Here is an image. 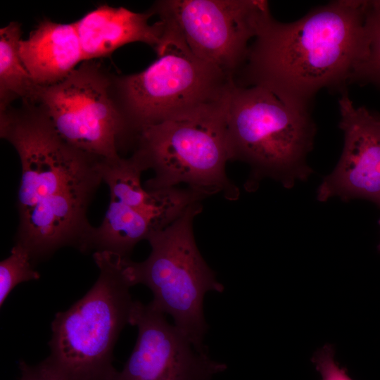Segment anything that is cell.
Segmentation results:
<instances>
[{
	"mask_svg": "<svg viewBox=\"0 0 380 380\" xmlns=\"http://www.w3.org/2000/svg\"><path fill=\"white\" fill-rule=\"evenodd\" d=\"M1 136L21 163L15 243L34 265L62 247L89 251L93 232L87 208L103 181V160L67 144L40 110L1 114Z\"/></svg>",
	"mask_w": 380,
	"mask_h": 380,
	"instance_id": "obj_1",
	"label": "cell"
},
{
	"mask_svg": "<svg viewBox=\"0 0 380 380\" xmlns=\"http://www.w3.org/2000/svg\"><path fill=\"white\" fill-rule=\"evenodd\" d=\"M366 4L331 1L291 23L270 16L250 45L235 84L263 87L306 110L322 89L341 94L365 54Z\"/></svg>",
	"mask_w": 380,
	"mask_h": 380,
	"instance_id": "obj_2",
	"label": "cell"
},
{
	"mask_svg": "<svg viewBox=\"0 0 380 380\" xmlns=\"http://www.w3.org/2000/svg\"><path fill=\"white\" fill-rule=\"evenodd\" d=\"M100 274L92 287L51 322L49 355L40 362L55 380H114L113 350L130 324L134 301L122 258L96 251Z\"/></svg>",
	"mask_w": 380,
	"mask_h": 380,
	"instance_id": "obj_3",
	"label": "cell"
},
{
	"mask_svg": "<svg viewBox=\"0 0 380 380\" xmlns=\"http://www.w3.org/2000/svg\"><path fill=\"white\" fill-rule=\"evenodd\" d=\"M225 123L232 160L251 169L245 190L255 191L265 178L291 189L312 173L306 162L316 134L310 110L290 106L263 87L235 84Z\"/></svg>",
	"mask_w": 380,
	"mask_h": 380,
	"instance_id": "obj_4",
	"label": "cell"
},
{
	"mask_svg": "<svg viewBox=\"0 0 380 380\" xmlns=\"http://www.w3.org/2000/svg\"><path fill=\"white\" fill-rule=\"evenodd\" d=\"M229 96L217 104L139 132L134 154L145 170L155 172L146 182V189L184 184L205 198L215 194L228 201L239 198V189L225 170L232 160L225 123Z\"/></svg>",
	"mask_w": 380,
	"mask_h": 380,
	"instance_id": "obj_5",
	"label": "cell"
},
{
	"mask_svg": "<svg viewBox=\"0 0 380 380\" xmlns=\"http://www.w3.org/2000/svg\"><path fill=\"white\" fill-rule=\"evenodd\" d=\"M202 209L201 201L196 202L167 227L151 234L149 256L140 262L124 258L122 271L132 286H148L153 295L151 304L170 315L195 349L205 353L208 325L204 296L211 291L222 293L224 286L203 259L194 238L193 222Z\"/></svg>",
	"mask_w": 380,
	"mask_h": 380,
	"instance_id": "obj_6",
	"label": "cell"
},
{
	"mask_svg": "<svg viewBox=\"0 0 380 380\" xmlns=\"http://www.w3.org/2000/svg\"><path fill=\"white\" fill-rule=\"evenodd\" d=\"M156 52L158 59L147 68L115 81L117 100L135 137L146 127L222 101L236 84L165 26Z\"/></svg>",
	"mask_w": 380,
	"mask_h": 380,
	"instance_id": "obj_7",
	"label": "cell"
},
{
	"mask_svg": "<svg viewBox=\"0 0 380 380\" xmlns=\"http://www.w3.org/2000/svg\"><path fill=\"white\" fill-rule=\"evenodd\" d=\"M112 84L98 63L86 61L60 82L39 86L34 102L67 144L101 160H115L121 158L122 141L134 134L113 97Z\"/></svg>",
	"mask_w": 380,
	"mask_h": 380,
	"instance_id": "obj_8",
	"label": "cell"
},
{
	"mask_svg": "<svg viewBox=\"0 0 380 380\" xmlns=\"http://www.w3.org/2000/svg\"><path fill=\"white\" fill-rule=\"evenodd\" d=\"M151 11L195 56L234 80L246 62L248 42L272 15L265 0H163Z\"/></svg>",
	"mask_w": 380,
	"mask_h": 380,
	"instance_id": "obj_9",
	"label": "cell"
},
{
	"mask_svg": "<svg viewBox=\"0 0 380 380\" xmlns=\"http://www.w3.org/2000/svg\"><path fill=\"white\" fill-rule=\"evenodd\" d=\"M130 325L137 327V342L114 380H210L227 369L196 350L151 303L134 301Z\"/></svg>",
	"mask_w": 380,
	"mask_h": 380,
	"instance_id": "obj_10",
	"label": "cell"
},
{
	"mask_svg": "<svg viewBox=\"0 0 380 380\" xmlns=\"http://www.w3.org/2000/svg\"><path fill=\"white\" fill-rule=\"evenodd\" d=\"M343 147L334 170L317 189V199L363 198L380 206V115L355 106L348 90L338 100Z\"/></svg>",
	"mask_w": 380,
	"mask_h": 380,
	"instance_id": "obj_11",
	"label": "cell"
},
{
	"mask_svg": "<svg viewBox=\"0 0 380 380\" xmlns=\"http://www.w3.org/2000/svg\"><path fill=\"white\" fill-rule=\"evenodd\" d=\"M153 14L151 11L136 13L106 5L87 13L75 23L84 61L108 56L133 42L146 44L156 51L162 42L164 25L160 20L148 23Z\"/></svg>",
	"mask_w": 380,
	"mask_h": 380,
	"instance_id": "obj_12",
	"label": "cell"
},
{
	"mask_svg": "<svg viewBox=\"0 0 380 380\" xmlns=\"http://www.w3.org/2000/svg\"><path fill=\"white\" fill-rule=\"evenodd\" d=\"M145 169L137 156L103 160L102 176L110 198L141 210L169 225L191 204L205 198L194 191L178 187L147 190L141 183Z\"/></svg>",
	"mask_w": 380,
	"mask_h": 380,
	"instance_id": "obj_13",
	"label": "cell"
},
{
	"mask_svg": "<svg viewBox=\"0 0 380 380\" xmlns=\"http://www.w3.org/2000/svg\"><path fill=\"white\" fill-rule=\"evenodd\" d=\"M22 61L34 83L46 87L65 79L84 61L75 23L41 22L19 46Z\"/></svg>",
	"mask_w": 380,
	"mask_h": 380,
	"instance_id": "obj_14",
	"label": "cell"
},
{
	"mask_svg": "<svg viewBox=\"0 0 380 380\" xmlns=\"http://www.w3.org/2000/svg\"><path fill=\"white\" fill-rule=\"evenodd\" d=\"M167 226L153 216L110 198L102 223L93 229L89 248L129 258L138 242Z\"/></svg>",
	"mask_w": 380,
	"mask_h": 380,
	"instance_id": "obj_15",
	"label": "cell"
},
{
	"mask_svg": "<svg viewBox=\"0 0 380 380\" xmlns=\"http://www.w3.org/2000/svg\"><path fill=\"white\" fill-rule=\"evenodd\" d=\"M21 26L11 22L0 30V98L1 113L9 103L21 98L34 103L37 86L26 70L20 56Z\"/></svg>",
	"mask_w": 380,
	"mask_h": 380,
	"instance_id": "obj_16",
	"label": "cell"
},
{
	"mask_svg": "<svg viewBox=\"0 0 380 380\" xmlns=\"http://www.w3.org/2000/svg\"><path fill=\"white\" fill-rule=\"evenodd\" d=\"M365 51L355 67L349 84H371L380 91V0L367 1Z\"/></svg>",
	"mask_w": 380,
	"mask_h": 380,
	"instance_id": "obj_17",
	"label": "cell"
},
{
	"mask_svg": "<svg viewBox=\"0 0 380 380\" xmlns=\"http://www.w3.org/2000/svg\"><path fill=\"white\" fill-rule=\"evenodd\" d=\"M34 266L27 251L15 243L10 255L0 263L1 306L18 284L39 278L40 274Z\"/></svg>",
	"mask_w": 380,
	"mask_h": 380,
	"instance_id": "obj_18",
	"label": "cell"
},
{
	"mask_svg": "<svg viewBox=\"0 0 380 380\" xmlns=\"http://www.w3.org/2000/svg\"><path fill=\"white\" fill-rule=\"evenodd\" d=\"M333 346L327 344L312 356V362L320 376V380H353L347 369L334 358Z\"/></svg>",
	"mask_w": 380,
	"mask_h": 380,
	"instance_id": "obj_19",
	"label": "cell"
},
{
	"mask_svg": "<svg viewBox=\"0 0 380 380\" xmlns=\"http://www.w3.org/2000/svg\"><path fill=\"white\" fill-rule=\"evenodd\" d=\"M20 380H55L40 364L30 365L24 361L19 362Z\"/></svg>",
	"mask_w": 380,
	"mask_h": 380,
	"instance_id": "obj_20",
	"label": "cell"
},
{
	"mask_svg": "<svg viewBox=\"0 0 380 380\" xmlns=\"http://www.w3.org/2000/svg\"><path fill=\"white\" fill-rule=\"evenodd\" d=\"M378 223H379V225L380 226V219H379ZM379 251H380V243H379Z\"/></svg>",
	"mask_w": 380,
	"mask_h": 380,
	"instance_id": "obj_21",
	"label": "cell"
}]
</instances>
